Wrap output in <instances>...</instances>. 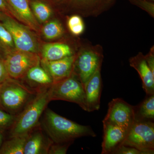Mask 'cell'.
<instances>
[{
    "label": "cell",
    "mask_w": 154,
    "mask_h": 154,
    "mask_svg": "<svg viewBox=\"0 0 154 154\" xmlns=\"http://www.w3.org/2000/svg\"><path fill=\"white\" fill-rule=\"evenodd\" d=\"M134 121H154V94L146 95L139 105L134 106Z\"/></svg>",
    "instance_id": "obj_19"
},
{
    "label": "cell",
    "mask_w": 154,
    "mask_h": 154,
    "mask_svg": "<svg viewBox=\"0 0 154 154\" xmlns=\"http://www.w3.org/2000/svg\"><path fill=\"white\" fill-rule=\"evenodd\" d=\"M103 58L101 45H94L88 41L82 43L76 54L72 72L84 86L97 69L102 66Z\"/></svg>",
    "instance_id": "obj_4"
},
{
    "label": "cell",
    "mask_w": 154,
    "mask_h": 154,
    "mask_svg": "<svg viewBox=\"0 0 154 154\" xmlns=\"http://www.w3.org/2000/svg\"><path fill=\"white\" fill-rule=\"evenodd\" d=\"M103 121L114 125L128 132L134 122V106L121 98L111 100Z\"/></svg>",
    "instance_id": "obj_9"
},
{
    "label": "cell",
    "mask_w": 154,
    "mask_h": 154,
    "mask_svg": "<svg viewBox=\"0 0 154 154\" xmlns=\"http://www.w3.org/2000/svg\"><path fill=\"white\" fill-rule=\"evenodd\" d=\"M32 13L39 24L47 22L53 14L51 7L40 0H32L30 2Z\"/></svg>",
    "instance_id": "obj_21"
},
{
    "label": "cell",
    "mask_w": 154,
    "mask_h": 154,
    "mask_svg": "<svg viewBox=\"0 0 154 154\" xmlns=\"http://www.w3.org/2000/svg\"><path fill=\"white\" fill-rule=\"evenodd\" d=\"M130 66L139 75L142 82L143 88L146 95L154 94V74L148 65L144 55L140 52L129 60Z\"/></svg>",
    "instance_id": "obj_18"
},
{
    "label": "cell",
    "mask_w": 154,
    "mask_h": 154,
    "mask_svg": "<svg viewBox=\"0 0 154 154\" xmlns=\"http://www.w3.org/2000/svg\"><path fill=\"white\" fill-rule=\"evenodd\" d=\"M53 142L40 124L28 133L24 146V154H48Z\"/></svg>",
    "instance_id": "obj_13"
},
{
    "label": "cell",
    "mask_w": 154,
    "mask_h": 154,
    "mask_svg": "<svg viewBox=\"0 0 154 154\" xmlns=\"http://www.w3.org/2000/svg\"><path fill=\"white\" fill-rule=\"evenodd\" d=\"M28 134L9 137L0 148V154H24V146Z\"/></svg>",
    "instance_id": "obj_20"
},
{
    "label": "cell",
    "mask_w": 154,
    "mask_h": 154,
    "mask_svg": "<svg viewBox=\"0 0 154 154\" xmlns=\"http://www.w3.org/2000/svg\"><path fill=\"white\" fill-rule=\"evenodd\" d=\"M67 26L73 36H79L84 33L85 26L82 16L75 14L68 18Z\"/></svg>",
    "instance_id": "obj_24"
},
{
    "label": "cell",
    "mask_w": 154,
    "mask_h": 154,
    "mask_svg": "<svg viewBox=\"0 0 154 154\" xmlns=\"http://www.w3.org/2000/svg\"><path fill=\"white\" fill-rule=\"evenodd\" d=\"M146 62L150 69L152 73L154 74V46L153 45L149 52L144 55Z\"/></svg>",
    "instance_id": "obj_30"
},
{
    "label": "cell",
    "mask_w": 154,
    "mask_h": 154,
    "mask_svg": "<svg viewBox=\"0 0 154 154\" xmlns=\"http://www.w3.org/2000/svg\"><path fill=\"white\" fill-rule=\"evenodd\" d=\"M148 1H151V2H154V0H148Z\"/></svg>",
    "instance_id": "obj_34"
},
{
    "label": "cell",
    "mask_w": 154,
    "mask_h": 154,
    "mask_svg": "<svg viewBox=\"0 0 154 154\" xmlns=\"http://www.w3.org/2000/svg\"><path fill=\"white\" fill-rule=\"evenodd\" d=\"M103 137L102 154H113L123 143L127 132L112 124L103 121Z\"/></svg>",
    "instance_id": "obj_17"
},
{
    "label": "cell",
    "mask_w": 154,
    "mask_h": 154,
    "mask_svg": "<svg viewBox=\"0 0 154 154\" xmlns=\"http://www.w3.org/2000/svg\"><path fill=\"white\" fill-rule=\"evenodd\" d=\"M48 89L38 93L17 116L9 129V137L27 134L40 124L39 119L50 102Z\"/></svg>",
    "instance_id": "obj_3"
},
{
    "label": "cell",
    "mask_w": 154,
    "mask_h": 154,
    "mask_svg": "<svg viewBox=\"0 0 154 154\" xmlns=\"http://www.w3.org/2000/svg\"><path fill=\"white\" fill-rule=\"evenodd\" d=\"M113 154H146L144 152L132 147L120 146L116 149Z\"/></svg>",
    "instance_id": "obj_28"
},
{
    "label": "cell",
    "mask_w": 154,
    "mask_h": 154,
    "mask_svg": "<svg viewBox=\"0 0 154 154\" xmlns=\"http://www.w3.org/2000/svg\"><path fill=\"white\" fill-rule=\"evenodd\" d=\"M17 117V116L12 115L0 108V129H10Z\"/></svg>",
    "instance_id": "obj_25"
},
{
    "label": "cell",
    "mask_w": 154,
    "mask_h": 154,
    "mask_svg": "<svg viewBox=\"0 0 154 154\" xmlns=\"http://www.w3.org/2000/svg\"><path fill=\"white\" fill-rule=\"evenodd\" d=\"M56 5H66L69 0H46Z\"/></svg>",
    "instance_id": "obj_32"
},
{
    "label": "cell",
    "mask_w": 154,
    "mask_h": 154,
    "mask_svg": "<svg viewBox=\"0 0 154 154\" xmlns=\"http://www.w3.org/2000/svg\"><path fill=\"white\" fill-rule=\"evenodd\" d=\"M122 145L135 148L144 152L146 154H153V122L134 121L127 134Z\"/></svg>",
    "instance_id": "obj_7"
},
{
    "label": "cell",
    "mask_w": 154,
    "mask_h": 154,
    "mask_svg": "<svg viewBox=\"0 0 154 154\" xmlns=\"http://www.w3.org/2000/svg\"><path fill=\"white\" fill-rule=\"evenodd\" d=\"M80 47L68 41L63 40L60 42L48 43L42 45L39 51L40 60L46 61H54L76 54Z\"/></svg>",
    "instance_id": "obj_12"
},
{
    "label": "cell",
    "mask_w": 154,
    "mask_h": 154,
    "mask_svg": "<svg viewBox=\"0 0 154 154\" xmlns=\"http://www.w3.org/2000/svg\"><path fill=\"white\" fill-rule=\"evenodd\" d=\"M48 94L50 102L63 100L72 102L87 111L84 85L73 72L67 78L54 83L48 89Z\"/></svg>",
    "instance_id": "obj_5"
},
{
    "label": "cell",
    "mask_w": 154,
    "mask_h": 154,
    "mask_svg": "<svg viewBox=\"0 0 154 154\" xmlns=\"http://www.w3.org/2000/svg\"><path fill=\"white\" fill-rule=\"evenodd\" d=\"M9 77L21 80L32 67L40 63L38 54L15 49L4 56Z\"/></svg>",
    "instance_id": "obj_8"
},
{
    "label": "cell",
    "mask_w": 154,
    "mask_h": 154,
    "mask_svg": "<svg viewBox=\"0 0 154 154\" xmlns=\"http://www.w3.org/2000/svg\"><path fill=\"white\" fill-rule=\"evenodd\" d=\"M3 56L0 54V85L9 78Z\"/></svg>",
    "instance_id": "obj_29"
},
{
    "label": "cell",
    "mask_w": 154,
    "mask_h": 154,
    "mask_svg": "<svg viewBox=\"0 0 154 154\" xmlns=\"http://www.w3.org/2000/svg\"><path fill=\"white\" fill-rule=\"evenodd\" d=\"M21 81L36 93L48 90L54 83L51 77L40 63L28 71Z\"/></svg>",
    "instance_id": "obj_14"
},
{
    "label": "cell",
    "mask_w": 154,
    "mask_h": 154,
    "mask_svg": "<svg viewBox=\"0 0 154 154\" xmlns=\"http://www.w3.org/2000/svg\"><path fill=\"white\" fill-rule=\"evenodd\" d=\"M40 123L48 137L56 143H73L78 138L95 137L96 136L89 125L78 124L61 116L49 108L45 110Z\"/></svg>",
    "instance_id": "obj_1"
},
{
    "label": "cell",
    "mask_w": 154,
    "mask_h": 154,
    "mask_svg": "<svg viewBox=\"0 0 154 154\" xmlns=\"http://www.w3.org/2000/svg\"><path fill=\"white\" fill-rule=\"evenodd\" d=\"M0 11L13 17L11 9L6 0H0Z\"/></svg>",
    "instance_id": "obj_31"
},
{
    "label": "cell",
    "mask_w": 154,
    "mask_h": 154,
    "mask_svg": "<svg viewBox=\"0 0 154 154\" xmlns=\"http://www.w3.org/2000/svg\"><path fill=\"white\" fill-rule=\"evenodd\" d=\"M12 16L19 22L36 32L40 31V25L31 11L29 0H6Z\"/></svg>",
    "instance_id": "obj_11"
},
{
    "label": "cell",
    "mask_w": 154,
    "mask_h": 154,
    "mask_svg": "<svg viewBox=\"0 0 154 154\" xmlns=\"http://www.w3.org/2000/svg\"><path fill=\"white\" fill-rule=\"evenodd\" d=\"M41 32L46 39L55 40L63 37L65 30L60 21L54 19L46 22L42 28Z\"/></svg>",
    "instance_id": "obj_22"
},
{
    "label": "cell",
    "mask_w": 154,
    "mask_h": 154,
    "mask_svg": "<svg viewBox=\"0 0 154 154\" xmlns=\"http://www.w3.org/2000/svg\"><path fill=\"white\" fill-rule=\"evenodd\" d=\"M0 22L11 33L17 49L38 54L40 50L38 42L29 27L1 11Z\"/></svg>",
    "instance_id": "obj_6"
},
{
    "label": "cell",
    "mask_w": 154,
    "mask_h": 154,
    "mask_svg": "<svg viewBox=\"0 0 154 154\" xmlns=\"http://www.w3.org/2000/svg\"><path fill=\"white\" fill-rule=\"evenodd\" d=\"M4 132H5V130L0 129V148L4 142V137H5Z\"/></svg>",
    "instance_id": "obj_33"
},
{
    "label": "cell",
    "mask_w": 154,
    "mask_h": 154,
    "mask_svg": "<svg viewBox=\"0 0 154 154\" xmlns=\"http://www.w3.org/2000/svg\"><path fill=\"white\" fill-rule=\"evenodd\" d=\"M101 69L102 66L97 69L84 85L88 112H93L100 108L102 85Z\"/></svg>",
    "instance_id": "obj_15"
},
{
    "label": "cell",
    "mask_w": 154,
    "mask_h": 154,
    "mask_svg": "<svg viewBox=\"0 0 154 154\" xmlns=\"http://www.w3.org/2000/svg\"><path fill=\"white\" fill-rule=\"evenodd\" d=\"M116 0H69V8L82 17H96L110 10Z\"/></svg>",
    "instance_id": "obj_10"
},
{
    "label": "cell",
    "mask_w": 154,
    "mask_h": 154,
    "mask_svg": "<svg viewBox=\"0 0 154 154\" xmlns=\"http://www.w3.org/2000/svg\"><path fill=\"white\" fill-rule=\"evenodd\" d=\"M132 5L138 7L154 18V2L148 0H128Z\"/></svg>",
    "instance_id": "obj_26"
},
{
    "label": "cell",
    "mask_w": 154,
    "mask_h": 154,
    "mask_svg": "<svg viewBox=\"0 0 154 154\" xmlns=\"http://www.w3.org/2000/svg\"><path fill=\"white\" fill-rule=\"evenodd\" d=\"M37 94L21 80L9 77L0 85V108L17 116Z\"/></svg>",
    "instance_id": "obj_2"
},
{
    "label": "cell",
    "mask_w": 154,
    "mask_h": 154,
    "mask_svg": "<svg viewBox=\"0 0 154 154\" xmlns=\"http://www.w3.org/2000/svg\"><path fill=\"white\" fill-rule=\"evenodd\" d=\"M16 49L11 33L0 22V54L4 57Z\"/></svg>",
    "instance_id": "obj_23"
},
{
    "label": "cell",
    "mask_w": 154,
    "mask_h": 154,
    "mask_svg": "<svg viewBox=\"0 0 154 154\" xmlns=\"http://www.w3.org/2000/svg\"><path fill=\"white\" fill-rule=\"evenodd\" d=\"M76 54L57 60H40V64L51 77L54 83L57 82L71 74Z\"/></svg>",
    "instance_id": "obj_16"
},
{
    "label": "cell",
    "mask_w": 154,
    "mask_h": 154,
    "mask_svg": "<svg viewBox=\"0 0 154 154\" xmlns=\"http://www.w3.org/2000/svg\"><path fill=\"white\" fill-rule=\"evenodd\" d=\"M73 142L66 143H56L53 142L50 146L48 154H66L69 147Z\"/></svg>",
    "instance_id": "obj_27"
}]
</instances>
